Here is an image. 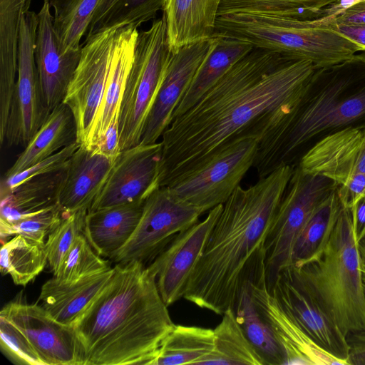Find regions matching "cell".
I'll return each instance as SVG.
<instances>
[{"label": "cell", "mask_w": 365, "mask_h": 365, "mask_svg": "<svg viewBox=\"0 0 365 365\" xmlns=\"http://www.w3.org/2000/svg\"><path fill=\"white\" fill-rule=\"evenodd\" d=\"M316 68L253 48L163 132L158 187L198 168L238 135L279 125L297 108Z\"/></svg>", "instance_id": "cell-1"}, {"label": "cell", "mask_w": 365, "mask_h": 365, "mask_svg": "<svg viewBox=\"0 0 365 365\" xmlns=\"http://www.w3.org/2000/svg\"><path fill=\"white\" fill-rule=\"evenodd\" d=\"M294 168L283 164L248 188L234 190L190 276L184 299L216 314L235 310Z\"/></svg>", "instance_id": "cell-2"}, {"label": "cell", "mask_w": 365, "mask_h": 365, "mask_svg": "<svg viewBox=\"0 0 365 365\" xmlns=\"http://www.w3.org/2000/svg\"><path fill=\"white\" fill-rule=\"evenodd\" d=\"M168 307L148 266L116 264L73 326L83 365H151L175 325Z\"/></svg>", "instance_id": "cell-3"}, {"label": "cell", "mask_w": 365, "mask_h": 365, "mask_svg": "<svg viewBox=\"0 0 365 365\" xmlns=\"http://www.w3.org/2000/svg\"><path fill=\"white\" fill-rule=\"evenodd\" d=\"M365 125V54L316 68L293 113L260 140L254 165L259 178L302 155L315 143ZM301 155V157H302ZM291 165V164H290Z\"/></svg>", "instance_id": "cell-4"}, {"label": "cell", "mask_w": 365, "mask_h": 365, "mask_svg": "<svg viewBox=\"0 0 365 365\" xmlns=\"http://www.w3.org/2000/svg\"><path fill=\"white\" fill-rule=\"evenodd\" d=\"M289 269L345 336L365 330L364 284L351 210L342 209L318 257Z\"/></svg>", "instance_id": "cell-5"}, {"label": "cell", "mask_w": 365, "mask_h": 365, "mask_svg": "<svg viewBox=\"0 0 365 365\" xmlns=\"http://www.w3.org/2000/svg\"><path fill=\"white\" fill-rule=\"evenodd\" d=\"M214 35L225 36L317 67L331 66L353 57L361 48L330 27L322 18L302 19L255 13L217 16Z\"/></svg>", "instance_id": "cell-6"}, {"label": "cell", "mask_w": 365, "mask_h": 365, "mask_svg": "<svg viewBox=\"0 0 365 365\" xmlns=\"http://www.w3.org/2000/svg\"><path fill=\"white\" fill-rule=\"evenodd\" d=\"M170 50L163 14L138 33L118 118L120 152L138 145L163 83Z\"/></svg>", "instance_id": "cell-7"}, {"label": "cell", "mask_w": 365, "mask_h": 365, "mask_svg": "<svg viewBox=\"0 0 365 365\" xmlns=\"http://www.w3.org/2000/svg\"><path fill=\"white\" fill-rule=\"evenodd\" d=\"M262 126L250 129L221 147L207 162L168 186L180 200L206 212L224 204L254 165Z\"/></svg>", "instance_id": "cell-8"}, {"label": "cell", "mask_w": 365, "mask_h": 365, "mask_svg": "<svg viewBox=\"0 0 365 365\" xmlns=\"http://www.w3.org/2000/svg\"><path fill=\"white\" fill-rule=\"evenodd\" d=\"M336 187L330 178L294 167L264 243L269 285L292 266V252L298 237L320 203Z\"/></svg>", "instance_id": "cell-9"}, {"label": "cell", "mask_w": 365, "mask_h": 365, "mask_svg": "<svg viewBox=\"0 0 365 365\" xmlns=\"http://www.w3.org/2000/svg\"><path fill=\"white\" fill-rule=\"evenodd\" d=\"M201 209L178 198L168 187L144 201L139 222L124 246L111 258L115 264H150L179 233L199 222Z\"/></svg>", "instance_id": "cell-10"}, {"label": "cell", "mask_w": 365, "mask_h": 365, "mask_svg": "<svg viewBox=\"0 0 365 365\" xmlns=\"http://www.w3.org/2000/svg\"><path fill=\"white\" fill-rule=\"evenodd\" d=\"M246 282L255 305L281 349L284 365H347L314 342L268 285L264 250Z\"/></svg>", "instance_id": "cell-11"}, {"label": "cell", "mask_w": 365, "mask_h": 365, "mask_svg": "<svg viewBox=\"0 0 365 365\" xmlns=\"http://www.w3.org/2000/svg\"><path fill=\"white\" fill-rule=\"evenodd\" d=\"M119 28L102 30L85 39L80 61L63 101L73 115L77 143L87 148L106 86Z\"/></svg>", "instance_id": "cell-12"}, {"label": "cell", "mask_w": 365, "mask_h": 365, "mask_svg": "<svg viewBox=\"0 0 365 365\" xmlns=\"http://www.w3.org/2000/svg\"><path fill=\"white\" fill-rule=\"evenodd\" d=\"M38 14L28 10L21 17L18 76L13 103L1 145L26 146L50 114L42 100L35 61Z\"/></svg>", "instance_id": "cell-13"}, {"label": "cell", "mask_w": 365, "mask_h": 365, "mask_svg": "<svg viewBox=\"0 0 365 365\" xmlns=\"http://www.w3.org/2000/svg\"><path fill=\"white\" fill-rule=\"evenodd\" d=\"M161 153V142L121 151L88 211L144 202L158 188Z\"/></svg>", "instance_id": "cell-14"}, {"label": "cell", "mask_w": 365, "mask_h": 365, "mask_svg": "<svg viewBox=\"0 0 365 365\" xmlns=\"http://www.w3.org/2000/svg\"><path fill=\"white\" fill-rule=\"evenodd\" d=\"M223 204L208 211L207 217L177 235L148 265L156 276L160 294L169 307L183 298L190 276L205 247Z\"/></svg>", "instance_id": "cell-15"}, {"label": "cell", "mask_w": 365, "mask_h": 365, "mask_svg": "<svg viewBox=\"0 0 365 365\" xmlns=\"http://www.w3.org/2000/svg\"><path fill=\"white\" fill-rule=\"evenodd\" d=\"M0 315L26 335L46 365H83L73 327L56 321L42 305L12 301Z\"/></svg>", "instance_id": "cell-16"}, {"label": "cell", "mask_w": 365, "mask_h": 365, "mask_svg": "<svg viewBox=\"0 0 365 365\" xmlns=\"http://www.w3.org/2000/svg\"><path fill=\"white\" fill-rule=\"evenodd\" d=\"M215 43V38L212 36L170 51L163 81L147 118L140 143H155L162 136L172 121L177 106Z\"/></svg>", "instance_id": "cell-17"}, {"label": "cell", "mask_w": 365, "mask_h": 365, "mask_svg": "<svg viewBox=\"0 0 365 365\" xmlns=\"http://www.w3.org/2000/svg\"><path fill=\"white\" fill-rule=\"evenodd\" d=\"M269 286L316 344L349 365L347 336L296 279L289 268L279 273Z\"/></svg>", "instance_id": "cell-18"}, {"label": "cell", "mask_w": 365, "mask_h": 365, "mask_svg": "<svg viewBox=\"0 0 365 365\" xmlns=\"http://www.w3.org/2000/svg\"><path fill=\"white\" fill-rule=\"evenodd\" d=\"M35 61L44 106L51 112L63 103L81 58V50L66 52L53 27L48 2L38 13Z\"/></svg>", "instance_id": "cell-19"}, {"label": "cell", "mask_w": 365, "mask_h": 365, "mask_svg": "<svg viewBox=\"0 0 365 365\" xmlns=\"http://www.w3.org/2000/svg\"><path fill=\"white\" fill-rule=\"evenodd\" d=\"M298 166L305 173L326 176L336 185L356 174H365V125L328 135L309 148Z\"/></svg>", "instance_id": "cell-20"}, {"label": "cell", "mask_w": 365, "mask_h": 365, "mask_svg": "<svg viewBox=\"0 0 365 365\" xmlns=\"http://www.w3.org/2000/svg\"><path fill=\"white\" fill-rule=\"evenodd\" d=\"M113 162L98 150L80 145L68 161L58 196V204L63 215L89 210Z\"/></svg>", "instance_id": "cell-21"}, {"label": "cell", "mask_w": 365, "mask_h": 365, "mask_svg": "<svg viewBox=\"0 0 365 365\" xmlns=\"http://www.w3.org/2000/svg\"><path fill=\"white\" fill-rule=\"evenodd\" d=\"M138 33V27L131 25L118 29L107 83L93 126L89 148H95L112 126H118L121 102Z\"/></svg>", "instance_id": "cell-22"}, {"label": "cell", "mask_w": 365, "mask_h": 365, "mask_svg": "<svg viewBox=\"0 0 365 365\" xmlns=\"http://www.w3.org/2000/svg\"><path fill=\"white\" fill-rule=\"evenodd\" d=\"M113 267L64 282L54 277L42 286L39 296L42 306L58 322L73 327L97 295L110 280Z\"/></svg>", "instance_id": "cell-23"}, {"label": "cell", "mask_w": 365, "mask_h": 365, "mask_svg": "<svg viewBox=\"0 0 365 365\" xmlns=\"http://www.w3.org/2000/svg\"><path fill=\"white\" fill-rule=\"evenodd\" d=\"M144 202L88 211L83 234L93 249L111 259L128 242L140 219Z\"/></svg>", "instance_id": "cell-24"}, {"label": "cell", "mask_w": 365, "mask_h": 365, "mask_svg": "<svg viewBox=\"0 0 365 365\" xmlns=\"http://www.w3.org/2000/svg\"><path fill=\"white\" fill-rule=\"evenodd\" d=\"M32 0H0V129L6 128L18 76L22 15Z\"/></svg>", "instance_id": "cell-25"}, {"label": "cell", "mask_w": 365, "mask_h": 365, "mask_svg": "<svg viewBox=\"0 0 365 365\" xmlns=\"http://www.w3.org/2000/svg\"><path fill=\"white\" fill-rule=\"evenodd\" d=\"M222 0H168L164 9L170 51L213 36Z\"/></svg>", "instance_id": "cell-26"}, {"label": "cell", "mask_w": 365, "mask_h": 365, "mask_svg": "<svg viewBox=\"0 0 365 365\" xmlns=\"http://www.w3.org/2000/svg\"><path fill=\"white\" fill-rule=\"evenodd\" d=\"M66 166L31 178L12 189L1 190L0 225H12L27 215L58 204Z\"/></svg>", "instance_id": "cell-27"}, {"label": "cell", "mask_w": 365, "mask_h": 365, "mask_svg": "<svg viewBox=\"0 0 365 365\" xmlns=\"http://www.w3.org/2000/svg\"><path fill=\"white\" fill-rule=\"evenodd\" d=\"M73 115L63 103L56 106L4 175L7 178L77 142Z\"/></svg>", "instance_id": "cell-28"}, {"label": "cell", "mask_w": 365, "mask_h": 365, "mask_svg": "<svg viewBox=\"0 0 365 365\" xmlns=\"http://www.w3.org/2000/svg\"><path fill=\"white\" fill-rule=\"evenodd\" d=\"M215 43L177 106L172 120L191 108L236 62L252 50L247 42L214 35Z\"/></svg>", "instance_id": "cell-29"}, {"label": "cell", "mask_w": 365, "mask_h": 365, "mask_svg": "<svg viewBox=\"0 0 365 365\" xmlns=\"http://www.w3.org/2000/svg\"><path fill=\"white\" fill-rule=\"evenodd\" d=\"M214 338L212 329L175 324L151 365H199L212 351Z\"/></svg>", "instance_id": "cell-30"}, {"label": "cell", "mask_w": 365, "mask_h": 365, "mask_svg": "<svg viewBox=\"0 0 365 365\" xmlns=\"http://www.w3.org/2000/svg\"><path fill=\"white\" fill-rule=\"evenodd\" d=\"M214 347L199 365H265L242 330L232 309L214 329Z\"/></svg>", "instance_id": "cell-31"}, {"label": "cell", "mask_w": 365, "mask_h": 365, "mask_svg": "<svg viewBox=\"0 0 365 365\" xmlns=\"http://www.w3.org/2000/svg\"><path fill=\"white\" fill-rule=\"evenodd\" d=\"M342 209L335 189L320 203L298 237L293 248L292 267H299L324 251Z\"/></svg>", "instance_id": "cell-32"}, {"label": "cell", "mask_w": 365, "mask_h": 365, "mask_svg": "<svg viewBox=\"0 0 365 365\" xmlns=\"http://www.w3.org/2000/svg\"><path fill=\"white\" fill-rule=\"evenodd\" d=\"M168 0H101L86 34V39L96 33L128 25L140 26L164 11Z\"/></svg>", "instance_id": "cell-33"}, {"label": "cell", "mask_w": 365, "mask_h": 365, "mask_svg": "<svg viewBox=\"0 0 365 365\" xmlns=\"http://www.w3.org/2000/svg\"><path fill=\"white\" fill-rule=\"evenodd\" d=\"M48 263L45 244L21 235H14L2 244L0 270L9 274L17 285L25 286L44 269Z\"/></svg>", "instance_id": "cell-34"}, {"label": "cell", "mask_w": 365, "mask_h": 365, "mask_svg": "<svg viewBox=\"0 0 365 365\" xmlns=\"http://www.w3.org/2000/svg\"><path fill=\"white\" fill-rule=\"evenodd\" d=\"M235 312L245 336L264 364L284 365L281 349L255 305L246 282L240 290Z\"/></svg>", "instance_id": "cell-35"}, {"label": "cell", "mask_w": 365, "mask_h": 365, "mask_svg": "<svg viewBox=\"0 0 365 365\" xmlns=\"http://www.w3.org/2000/svg\"><path fill=\"white\" fill-rule=\"evenodd\" d=\"M339 0H222L218 16L255 13L315 19L326 16Z\"/></svg>", "instance_id": "cell-36"}, {"label": "cell", "mask_w": 365, "mask_h": 365, "mask_svg": "<svg viewBox=\"0 0 365 365\" xmlns=\"http://www.w3.org/2000/svg\"><path fill=\"white\" fill-rule=\"evenodd\" d=\"M101 0H49L54 11L53 27L62 48L66 51L81 50L86 35Z\"/></svg>", "instance_id": "cell-37"}, {"label": "cell", "mask_w": 365, "mask_h": 365, "mask_svg": "<svg viewBox=\"0 0 365 365\" xmlns=\"http://www.w3.org/2000/svg\"><path fill=\"white\" fill-rule=\"evenodd\" d=\"M109 267L108 261L97 254L81 233L62 258L53 277L61 282H71Z\"/></svg>", "instance_id": "cell-38"}, {"label": "cell", "mask_w": 365, "mask_h": 365, "mask_svg": "<svg viewBox=\"0 0 365 365\" xmlns=\"http://www.w3.org/2000/svg\"><path fill=\"white\" fill-rule=\"evenodd\" d=\"M63 212L58 204L27 215L10 225H0L1 241L11 235H21L41 244L60 223Z\"/></svg>", "instance_id": "cell-39"}, {"label": "cell", "mask_w": 365, "mask_h": 365, "mask_svg": "<svg viewBox=\"0 0 365 365\" xmlns=\"http://www.w3.org/2000/svg\"><path fill=\"white\" fill-rule=\"evenodd\" d=\"M88 210H79L63 215L60 223L48 235L45 242L48 264L54 272L76 237L83 233Z\"/></svg>", "instance_id": "cell-40"}, {"label": "cell", "mask_w": 365, "mask_h": 365, "mask_svg": "<svg viewBox=\"0 0 365 365\" xmlns=\"http://www.w3.org/2000/svg\"><path fill=\"white\" fill-rule=\"evenodd\" d=\"M0 346L13 363L19 365H46L26 335L11 322L0 315Z\"/></svg>", "instance_id": "cell-41"}, {"label": "cell", "mask_w": 365, "mask_h": 365, "mask_svg": "<svg viewBox=\"0 0 365 365\" xmlns=\"http://www.w3.org/2000/svg\"><path fill=\"white\" fill-rule=\"evenodd\" d=\"M80 144L75 142L31 166L28 169L14 176L2 179L1 190H9L15 187L34 177L60 170L66 167L69 158L79 148Z\"/></svg>", "instance_id": "cell-42"}, {"label": "cell", "mask_w": 365, "mask_h": 365, "mask_svg": "<svg viewBox=\"0 0 365 365\" xmlns=\"http://www.w3.org/2000/svg\"><path fill=\"white\" fill-rule=\"evenodd\" d=\"M336 192L344 209L351 210L365 195V174H356L336 185Z\"/></svg>", "instance_id": "cell-43"}, {"label": "cell", "mask_w": 365, "mask_h": 365, "mask_svg": "<svg viewBox=\"0 0 365 365\" xmlns=\"http://www.w3.org/2000/svg\"><path fill=\"white\" fill-rule=\"evenodd\" d=\"M322 18L335 24H365V0H356L349 6Z\"/></svg>", "instance_id": "cell-44"}, {"label": "cell", "mask_w": 365, "mask_h": 365, "mask_svg": "<svg viewBox=\"0 0 365 365\" xmlns=\"http://www.w3.org/2000/svg\"><path fill=\"white\" fill-rule=\"evenodd\" d=\"M347 339L349 365H365V330L350 334Z\"/></svg>", "instance_id": "cell-45"}, {"label": "cell", "mask_w": 365, "mask_h": 365, "mask_svg": "<svg viewBox=\"0 0 365 365\" xmlns=\"http://www.w3.org/2000/svg\"><path fill=\"white\" fill-rule=\"evenodd\" d=\"M325 22L340 34L356 43L361 51H365V24H335Z\"/></svg>", "instance_id": "cell-46"}, {"label": "cell", "mask_w": 365, "mask_h": 365, "mask_svg": "<svg viewBox=\"0 0 365 365\" xmlns=\"http://www.w3.org/2000/svg\"><path fill=\"white\" fill-rule=\"evenodd\" d=\"M355 238L357 242L365 237V195L351 209Z\"/></svg>", "instance_id": "cell-47"}, {"label": "cell", "mask_w": 365, "mask_h": 365, "mask_svg": "<svg viewBox=\"0 0 365 365\" xmlns=\"http://www.w3.org/2000/svg\"><path fill=\"white\" fill-rule=\"evenodd\" d=\"M360 270L362 280L365 284V237L358 242Z\"/></svg>", "instance_id": "cell-48"}, {"label": "cell", "mask_w": 365, "mask_h": 365, "mask_svg": "<svg viewBox=\"0 0 365 365\" xmlns=\"http://www.w3.org/2000/svg\"><path fill=\"white\" fill-rule=\"evenodd\" d=\"M49 0H43V2H48Z\"/></svg>", "instance_id": "cell-49"}, {"label": "cell", "mask_w": 365, "mask_h": 365, "mask_svg": "<svg viewBox=\"0 0 365 365\" xmlns=\"http://www.w3.org/2000/svg\"><path fill=\"white\" fill-rule=\"evenodd\" d=\"M364 291H365V284H364Z\"/></svg>", "instance_id": "cell-50"}]
</instances>
